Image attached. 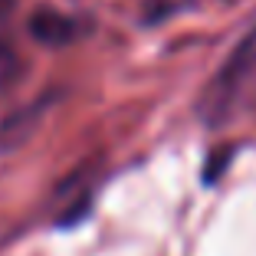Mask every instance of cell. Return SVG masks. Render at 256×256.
Segmentation results:
<instances>
[{
	"instance_id": "cell-1",
	"label": "cell",
	"mask_w": 256,
	"mask_h": 256,
	"mask_svg": "<svg viewBox=\"0 0 256 256\" xmlns=\"http://www.w3.org/2000/svg\"><path fill=\"white\" fill-rule=\"evenodd\" d=\"M256 72V20L250 23V30L236 40V46L230 50V56L224 60V66L214 72V79L207 82V89L200 92L197 112L207 125H220L226 122L234 102L240 98V92L246 89L250 76Z\"/></svg>"
},
{
	"instance_id": "cell-2",
	"label": "cell",
	"mask_w": 256,
	"mask_h": 256,
	"mask_svg": "<svg viewBox=\"0 0 256 256\" xmlns=\"http://www.w3.org/2000/svg\"><path fill=\"white\" fill-rule=\"evenodd\" d=\"M26 30L43 46H66L79 36V23H76L72 16L60 14V10L40 7V10H33V16L26 20Z\"/></svg>"
},
{
	"instance_id": "cell-3",
	"label": "cell",
	"mask_w": 256,
	"mask_h": 256,
	"mask_svg": "<svg viewBox=\"0 0 256 256\" xmlns=\"http://www.w3.org/2000/svg\"><path fill=\"white\" fill-rule=\"evenodd\" d=\"M50 102V96L46 98H40L36 106H26V108H20V112L14 115V118H7L4 125H0V142H23V138L30 135V128H33V122L40 118V112H43V106Z\"/></svg>"
},
{
	"instance_id": "cell-4",
	"label": "cell",
	"mask_w": 256,
	"mask_h": 256,
	"mask_svg": "<svg viewBox=\"0 0 256 256\" xmlns=\"http://www.w3.org/2000/svg\"><path fill=\"white\" fill-rule=\"evenodd\" d=\"M20 72V60H16V53H14V46L7 43V40L0 36V89L7 82H14V76Z\"/></svg>"
},
{
	"instance_id": "cell-5",
	"label": "cell",
	"mask_w": 256,
	"mask_h": 256,
	"mask_svg": "<svg viewBox=\"0 0 256 256\" xmlns=\"http://www.w3.org/2000/svg\"><path fill=\"white\" fill-rule=\"evenodd\" d=\"M89 207H92V194L86 190V194H79V200H76L72 207H69V210L60 217V226H76L79 220L86 217V214H89Z\"/></svg>"
},
{
	"instance_id": "cell-6",
	"label": "cell",
	"mask_w": 256,
	"mask_h": 256,
	"mask_svg": "<svg viewBox=\"0 0 256 256\" xmlns=\"http://www.w3.org/2000/svg\"><path fill=\"white\" fill-rule=\"evenodd\" d=\"M16 0H0V30H4V23L10 20V14H14Z\"/></svg>"
}]
</instances>
